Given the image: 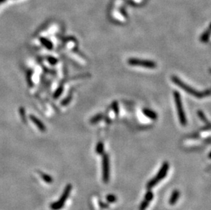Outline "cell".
<instances>
[{"label":"cell","mask_w":211,"mask_h":210,"mask_svg":"<svg viewBox=\"0 0 211 210\" xmlns=\"http://www.w3.org/2000/svg\"><path fill=\"white\" fill-rule=\"evenodd\" d=\"M209 38H210V28L202 35L201 38H200V40H201L202 42H207L208 40H209Z\"/></svg>","instance_id":"11"},{"label":"cell","mask_w":211,"mask_h":210,"mask_svg":"<svg viewBox=\"0 0 211 210\" xmlns=\"http://www.w3.org/2000/svg\"><path fill=\"white\" fill-rule=\"evenodd\" d=\"M96 151L98 154L102 155L104 152V144L103 142H99L96 147Z\"/></svg>","instance_id":"12"},{"label":"cell","mask_w":211,"mask_h":210,"mask_svg":"<svg viewBox=\"0 0 211 210\" xmlns=\"http://www.w3.org/2000/svg\"><path fill=\"white\" fill-rule=\"evenodd\" d=\"M103 116L102 114H98V115L94 116V117L92 118V119H90V123L91 124L97 123V122L101 121V120L103 119Z\"/></svg>","instance_id":"14"},{"label":"cell","mask_w":211,"mask_h":210,"mask_svg":"<svg viewBox=\"0 0 211 210\" xmlns=\"http://www.w3.org/2000/svg\"><path fill=\"white\" fill-rule=\"evenodd\" d=\"M169 168H170V165H169V163L168 162H165V163L163 164L162 167H161L158 174L156 175V176L155 177L156 179L158 181V182H160L161 180L166 177L167 174H168Z\"/></svg>","instance_id":"6"},{"label":"cell","mask_w":211,"mask_h":210,"mask_svg":"<svg viewBox=\"0 0 211 210\" xmlns=\"http://www.w3.org/2000/svg\"><path fill=\"white\" fill-rule=\"evenodd\" d=\"M38 173L40 174V176L41 177V178H43V180L45 181L46 183H47V184H51V183L53 182V178H52L50 175H49L44 173H43V172L39 171Z\"/></svg>","instance_id":"9"},{"label":"cell","mask_w":211,"mask_h":210,"mask_svg":"<svg viewBox=\"0 0 211 210\" xmlns=\"http://www.w3.org/2000/svg\"><path fill=\"white\" fill-rule=\"evenodd\" d=\"M4 1V0H0V3H1V2H2V1Z\"/></svg>","instance_id":"20"},{"label":"cell","mask_w":211,"mask_h":210,"mask_svg":"<svg viewBox=\"0 0 211 210\" xmlns=\"http://www.w3.org/2000/svg\"><path fill=\"white\" fill-rule=\"evenodd\" d=\"M172 81L174 82V84H176L177 86L180 87L182 89H183L184 91H185L186 92H187L189 94H191L196 98H198L208 96L210 93V89H208V90H206L204 91H199L195 90L193 87H190L189 85H188L187 84H186L185 83L182 81L178 77H177L176 76H172Z\"/></svg>","instance_id":"1"},{"label":"cell","mask_w":211,"mask_h":210,"mask_svg":"<svg viewBox=\"0 0 211 210\" xmlns=\"http://www.w3.org/2000/svg\"><path fill=\"white\" fill-rule=\"evenodd\" d=\"M143 113L144 115L146 116V117L150 118L151 119H157V114L155 112L152 111V110L148 109H143Z\"/></svg>","instance_id":"8"},{"label":"cell","mask_w":211,"mask_h":210,"mask_svg":"<svg viewBox=\"0 0 211 210\" xmlns=\"http://www.w3.org/2000/svg\"><path fill=\"white\" fill-rule=\"evenodd\" d=\"M148 205H149V202L147 201L144 200L141 202L140 207H139V210H146V208H147Z\"/></svg>","instance_id":"17"},{"label":"cell","mask_w":211,"mask_h":210,"mask_svg":"<svg viewBox=\"0 0 211 210\" xmlns=\"http://www.w3.org/2000/svg\"><path fill=\"white\" fill-rule=\"evenodd\" d=\"M128 64L133 66H139L148 69H154L156 67V64L150 60H145L138 58H130L128 59Z\"/></svg>","instance_id":"4"},{"label":"cell","mask_w":211,"mask_h":210,"mask_svg":"<svg viewBox=\"0 0 211 210\" xmlns=\"http://www.w3.org/2000/svg\"><path fill=\"white\" fill-rule=\"evenodd\" d=\"M99 205H100V207L103 209H106V208H107V207H109V205L107 204V203L101 202V201H99Z\"/></svg>","instance_id":"19"},{"label":"cell","mask_w":211,"mask_h":210,"mask_svg":"<svg viewBox=\"0 0 211 210\" xmlns=\"http://www.w3.org/2000/svg\"><path fill=\"white\" fill-rule=\"evenodd\" d=\"M153 197H154L153 193H152V192L150 190H148V192H146V194H145V200L148 201V202H150V201H152Z\"/></svg>","instance_id":"16"},{"label":"cell","mask_w":211,"mask_h":210,"mask_svg":"<svg viewBox=\"0 0 211 210\" xmlns=\"http://www.w3.org/2000/svg\"><path fill=\"white\" fill-rule=\"evenodd\" d=\"M198 117H200V119L202 120V122H204V123L207 124L208 126H210V124H209V122H208V120L207 118H206V115H204V113L202 112V111H198Z\"/></svg>","instance_id":"13"},{"label":"cell","mask_w":211,"mask_h":210,"mask_svg":"<svg viewBox=\"0 0 211 210\" xmlns=\"http://www.w3.org/2000/svg\"><path fill=\"white\" fill-rule=\"evenodd\" d=\"M158 182H158V181L156 179L155 177H154V178H152L151 180L149 181V182L147 184V186H146V187H147V189L148 190H151V189L152 188H154V187L155 186Z\"/></svg>","instance_id":"10"},{"label":"cell","mask_w":211,"mask_h":210,"mask_svg":"<svg viewBox=\"0 0 211 210\" xmlns=\"http://www.w3.org/2000/svg\"><path fill=\"white\" fill-rule=\"evenodd\" d=\"M71 190H72V185L68 184L64 189L63 193H62L60 200L56 202L52 203L50 206V208L52 210H60L64 206L66 201L67 200L68 197H69Z\"/></svg>","instance_id":"3"},{"label":"cell","mask_w":211,"mask_h":210,"mask_svg":"<svg viewBox=\"0 0 211 210\" xmlns=\"http://www.w3.org/2000/svg\"><path fill=\"white\" fill-rule=\"evenodd\" d=\"M106 200L107 201L108 203H113L116 202L118 199H117V197L114 194H108L107 196L106 197Z\"/></svg>","instance_id":"15"},{"label":"cell","mask_w":211,"mask_h":210,"mask_svg":"<svg viewBox=\"0 0 211 210\" xmlns=\"http://www.w3.org/2000/svg\"><path fill=\"white\" fill-rule=\"evenodd\" d=\"M180 197V191L178 190H174V192H172V195H171L170 201H169V203L171 205H174L176 203L177 201L178 200Z\"/></svg>","instance_id":"7"},{"label":"cell","mask_w":211,"mask_h":210,"mask_svg":"<svg viewBox=\"0 0 211 210\" xmlns=\"http://www.w3.org/2000/svg\"><path fill=\"white\" fill-rule=\"evenodd\" d=\"M174 101H175V104H176V107L178 112V115L180 122L182 125L185 126L187 125V118H186L185 111H184L183 109V104H182L181 96L178 91H175L174 92Z\"/></svg>","instance_id":"2"},{"label":"cell","mask_w":211,"mask_h":210,"mask_svg":"<svg viewBox=\"0 0 211 210\" xmlns=\"http://www.w3.org/2000/svg\"><path fill=\"white\" fill-rule=\"evenodd\" d=\"M103 154V180L105 184H107L109 181L110 176L109 157L107 153Z\"/></svg>","instance_id":"5"},{"label":"cell","mask_w":211,"mask_h":210,"mask_svg":"<svg viewBox=\"0 0 211 210\" xmlns=\"http://www.w3.org/2000/svg\"><path fill=\"white\" fill-rule=\"evenodd\" d=\"M112 107L113 110H114V113L116 114H118V113H119V106H118V103H117L116 101H115L112 103Z\"/></svg>","instance_id":"18"}]
</instances>
